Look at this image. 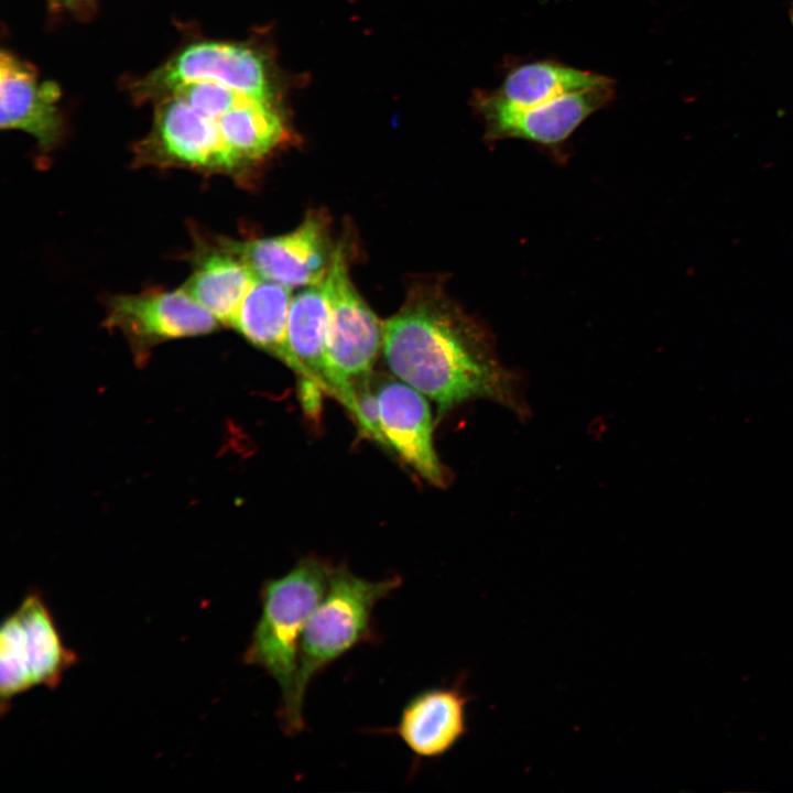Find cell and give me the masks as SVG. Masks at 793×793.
Segmentation results:
<instances>
[{
  "mask_svg": "<svg viewBox=\"0 0 793 793\" xmlns=\"http://www.w3.org/2000/svg\"><path fill=\"white\" fill-rule=\"evenodd\" d=\"M382 352L390 371L432 399L439 415L477 398L523 411L517 379L484 328L441 290L414 294L383 323Z\"/></svg>",
  "mask_w": 793,
  "mask_h": 793,
  "instance_id": "6da1fadb",
  "label": "cell"
},
{
  "mask_svg": "<svg viewBox=\"0 0 793 793\" xmlns=\"http://www.w3.org/2000/svg\"><path fill=\"white\" fill-rule=\"evenodd\" d=\"M401 584L399 575L371 580L346 565L332 567L326 593L302 636L291 699L278 710L285 735L293 737L305 729L303 703L312 681L356 647L378 641L374 608Z\"/></svg>",
  "mask_w": 793,
  "mask_h": 793,
  "instance_id": "7a4b0ae2",
  "label": "cell"
},
{
  "mask_svg": "<svg viewBox=\"0 0 793 793\" xmlns=\"http://www.w3.org/2000/svg\"><path fill=\"white\" fill-rule=\"evenodd\" d=\"M333 565L316 556L300 560L286 574L267 579L260 589L261 612L243 654L281 689L280 708L290 702L304 629L324 597Z\"/></svg>",
  "mask_w": 793,
  "mask_h": 793,
  "instance_id": "3957f363",
  "label": "cell"
},
{
  "mask_svg": "<svg viewBox=\"0 0 793 793\" xmlns=\"http://www.w3.org/2000/svg\"><path fill=\"white\" fill-rule=\"evenodd\" d=\"M325 281L330 308L325 347L327 392L354 415L356 388L370 379L382 348L383 324L352 284L341 246L334 250Z\"/></svg>",
  "mask_w": 793,
  "mask_h": 793,
  "instance_id": "277c9868",
  "label": "cell"
},
{
  "mask_svg": "<svg viewBox=\"0 0 793 793\" xmlns=\"http://www.w3.org/2000/svg\"><path fill=\"white\" fill-rule=\"evenodd\" d=\"M135 164L182 167L207 173H232L239 169L210 119L176 96L163 98L149 134L134 150Z\"/></svg>",
  "mask_w": 793,
  "mask_h": 793,
  "instance_id": "5b68a950",
  "label": "cell"
},
{
  "mask_svg": "<svg viewBox=\"0 0 793 793\" xmlns=\"http://www.w3.org/2000/svg\"><path fill=\"white\" fill-rule=\"evenodd\" d=\"M616 95L615 82L561 96L529 108L511 106L492 90H477L474 107L484 120L488 141L520 139L555 148Z\"/></svg>",
  "mask_w": 793,
  "mask_h": 793,
  "instance_id": "8992f818",
  "label": "cell"
},
{
  "mask_svg": "<svg viewBox=\"0 0 793 793\" xmlns=\"http://www.w3.org/2000/svg\"><path fill=\"white\" fill-rule=\"evenodd\" d=\"M195 82H215L250 97L271 100V88L261 57L235 44L202 42L187 46L135 87L140 98L167 97Z\"/></svg>",
  "mask_w": 793,
  "mask_h": 793,
  "instance_id": "52a82bcc",
  "label": "cell"
},
{
  "mask_svg": "<svg viewBox=\"0 0 793 793\" xmlns=\"http://www.w3.org/2000/svg\"><path fill=\"white\" fill-rule=\"evenodd\" d=\"M217 242L249 264L259 278L291 289L322 283L335 250L325 220L314 214L287 233L245 241L221 238Z\"/></svg>",
  "mask_w": 793,
  "mask_h": 793,
  "instance_id": "ba28073f",
  "label": "cell"
},
{
  "mask_svg": "<svg viewBox=\"0 0 793 793\" xmlns=\"http://www.w3.org/2000/svg\"><path fill=\"white\" fill-rule=\"evenodd\" d=\"M219 325L182 286L115 296L106 315V326L122 333L139 351L171 339L207 335Z\"/></svg>",
  "mask_w": 793,
  "mask_h": 793,
  "instance_id": "9c48e42d",
  "label": "cell"
},
{
  "mask_svg": "<svg viewBox=\"0 0 793 793\" xmlns=\"http://www.w3.org/2000/svg\"><path fill=\"white\" fill-rule=\"evenodd\" d=\"M466 675L449 685L420 691L402 707L394 727L380 732L397 736L415 760H437L469 732L467 707L475 699L465 687Z\"/></svg>",
  "mask_w": 793,
  "mask_h": 793,
  "instance_id": "30bf717a",
  "label": "cell"
},
{
  "mask_svg": "<svg viewBox=\"0 0 793 793\" xmlns=\"http://www.w3.org/2000/svg\"><path fill=\"white\" fill-rule=\"evenodd\" d=\"M380 424L389 445L423 478L444 485V471L433 445L430 405L420 391L403 381L383 380L377 388Z\"/></svg>",
  "mask_w": 793,
  "mask_h": 793,
  "instance_id": "8fae6325",
  "label": "cell"
},
{
  "mask_svg": "<svg viewBox=\"0 0 793 793\" xmlns=\"http://www.w3.org/2000/svg\"><path fill=\"white\" fill-rule=\"evenodd\" d=\"M59 87L41 80L35 70L9 53L0 58L1 128L24 131L44 149H51L62 133L57 110Z\"/></svg>",
  "mask_w": 793,
  "mask_h": 793,
  "instance_id": "7c38bea8",
  "label": "cell"
},
{
  "mask_svg": "<svg viewBox=\"0 0 793 793\" xmlns=\"http://www.w3.org/2000/svg\"><path fill=\"white\" fill-rule=\"evenodd\" d=\"M258 278L249 264L217 243L198 248L182 287L221 325L230 326Z\"/></svg>",
  "mask_w": 793,
  "mask_h": 793,
  "instance_id": "4fadbf2b",
  "label": "cell"
},
{
  "mask_svg": "<svg viewBox=\"0 0 793 793\" xmlns=\"http://www.w3.org/2000/svg\"><path fill=\"white\" fill-rule=\"evenodd\" d=\"M292 289L258 278L237 311L230 327L250 344L270 352L300 378L304 371L294 358L287 340V317Z\"/></svg>",
  "mask_w": 793,
  "mask_h": 793,
  "instance_id": "5bb4252c",
  "label": "cell"
},
{
  "mask_svg": "<svg viewBox=\"0 0 793 793\" xmlns=\"http://www.w3.org/2000/svg\"><path fill=\"white\" fill-rule=\"evenodd\" d=\"M612 79L561 62L539 59L511 67L492 93L504 102L529 108Z\"/></svg>",
  "mask_w": 793,
  "mask_h": 793,
  "instance_id": "9a60e30c",
  "label": "cell"
},
{
  "mask_svg": "<svg viewBox=\"0 0 793 793\" xmlns=\"http://www.w3.org/2000/svg\"><path fill=\"white\" fill-rule=\"evenodd\" d=\"M326 281L305 286L291 301L287 317L289 347L304 371L327 391L325 347L329 321Z\"/></svg>",
  "mask_w": 793,
  "mask_h": 793,
  "instance_id": "2e32d148",
  "label": "cell"
},
{
  "mask_svg": "<svg viewBox=\"0 0 793 793\" xmlns=\"http://www.w3.org/2000/svg\"><path fill=\"white\" fill-rule=\"evenodd\" d=\"M23 629L24 648L34 686L56 687L78 660L63 643L54 619L39 593L25 596L15 610Z\"/></svg>",
  "mask_w": 793,
  "mask_h": 793,
  "instance_id": "e0dca14e",
  "label": "cell"
},
{
  "mask_svg": "<svg viewBox=\"0 0 793 793\" xmlns=\"http://www.w3.org/2000/svg\"><path fill=\"white\" fill-rule=\"evenodd\" d=\"M217 123L239 169L262 159L285 133L281 116L271 100L250 99L217 119Z\"/></svg>",
  "mask_w": 793,
  "mask_h": 793,
  "instance_id": "ac0fdd59",
  "label": "cell"
},
{
  "mask_svg": "<svg viewBox=\"0 0 793 793\" xmlns=\"http://www.w3.org/2000/svg\"><path fill=\"white\" fill-rule=\"evenodd\" d=\"M34 687L24 648L23 629L14 611L0 631V696L2 711L13 697Z\"/></svg>",
  "mask_w": 793,
  "mask_h": 793,
  "instance_id": "d6986e66",
  "label": "cell"
},
{
  "mask_svg": "<svg viewBox=\"0 0 793 793\" xmlns=\"http://www.w3.org/2000/svg\"><path fill=\"white\" fill-rule=\"evenodd\" d=\"M170 96L180 97L196 111L214 120L219 119L250 99H257L215 82L185 84Z\"/></svg>",
  "mask_w": 793,
  "mask_h": 793,
  "instance_id": "ffe728a7",
  "label": "cell"
},
{
  "mask_svg": "<svg viewBox=\"0 0 793 793\" xmlns=\"http://www.w3.org/2000/svg\"><path fill=\"white\" fill-rule=\"evenodd\" d=\"M356 392L357 405L354 417L361 432L380 445L389 447L381 430L377 394L376 391H371L369 380L357 385Z\"/></svg>",
  "mask_w": 793,
  "mask_h": 793,
  "instance_id": "44dd1931",
  "label": "cell"
},
{
  "mask_svg": "<svg viewBox=\"0 0 793 793\" xmlns=\"http://www.w3.org/2000/svg\"><path fill=\"white\" fill-rule=\"evenodd\" d=\"M300 400L303 409L311 416H316L321 409V384L311 378H300Z\"/></svg>",
  "mask_w": 793,
  "mask_h": 793,
  "instance_id": "7402d4cb",
  "label": "cell"
},
{
  "mask_svg": "<svg viewBox=\"0 0 793 793\" xmlns=\"http://www.w3.org/2000/svg\"><path fill=\"white\" fill-rule=\"evenodd\" d=\"M791 20H792V23H793V6H792V9H791Z\"/></svg>",
  "mask_w": 793,
  "mask_h": 793,
  "instance_id": "603a6c76",
  "label": "cell"
},
{
  "mask_svg": "<svg viewBox=\"0 0 793 793\" xmlns=\"http://www.w3.org/2000/svg\"><path fill=\"white\" fill-rule=\"evenodd\" d=\"M65 1H67V2H72V1H77V0H65Z\"/></svg>",
  "mask_w": 793,
  "mask_h": 793,
  "instance_id": "cb8c5ba5",
  "label": "cell"
}]
</instances>
